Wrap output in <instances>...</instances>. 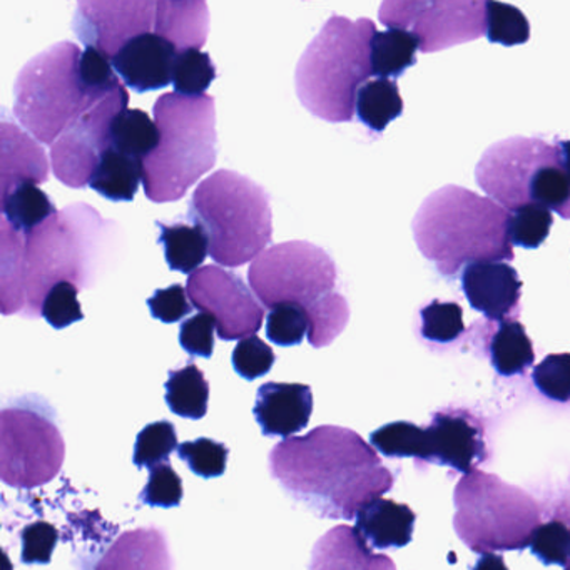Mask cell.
<instances>
[{"label": "cell", "instance_id": "cell-1", "mask_svg": "<svg viewBox=\"0 0 570 570\" xmlns=\"http://www.w3.org/2000/svg\"><path fill=\"white\" fill-rule=\"evenodd\" d=\"M268 463L282 489L322 519H356L395 483L375 449L343 426H316L308 435L283 440Z\"/></svg>", "mask_w": 570, "mask_h": 570}, {"label": "cell", "instance_id": "cell-2", "mask_svg": "<svg viewBox=\"0 0 570 570\" xmlns=\"http://www.w3.org/2000/svg\"><path fill=\"white\" fill-rule=\"evenodd\" d=\"M118 235L115 222H106L85 203L56 213L26 235L22 315L42 316V303L58 283L69 282L79 289L95 286Z\"/></svg>", "mask_w": 570, "mask_h": 570}, {"label": "cell", "instance_id": "cell-3", "mask_svg": "<svg viewBox=\"0 0 570 570\" xmlns=\"http://www.w3.org/2000/svg\"><path fill=\"white\" fill-rule=\"evenodd\" d=\"M510 213L462 186L433 191L412 222L416 248L436 272L453 279L470 263L515 259L509 238Z\"/></svg>", "mask_w": 570, "mask_h": 570}, {"label": "cell", "instance_id": "cell-4", "mask_svg": "<svg viewBox=\"0 0 570 570\" xmlns=\"http://www.w3.org/2000/svg\"><path fill=\"white\" fill-rule=\"evenodd\" d=\"M376 32L370 19L333 14L325 22L296 65V96L309 115L333 125L352 121L356 95L373 76Z\"/></svg>", "mask_w": 570, "mask_h": 570}, {"label": "cell", "instance_id": "cell-5", "mask_svg": "<svg viewBox=\"0 0 570 570\" xmlns=\"http://www.w3.org/2000/svg\"><path fill=\"white\" fill-rule=\"evenodd\" d=\"M158 148L145 161L142 188L149 202H179L212 171L218 158L215 98L163 95L155 102Z\"/></svg>", "mask_w": 570, "mask_h": 570}, {"label": "cell", "instance_id": "cell-6", "mask_svg": "<svg viewBox=\"0 0 570 570\" xmlns=\"http://www.w3.org/2000/svg\"><path fill=\"white\" fill-rule=\"evenodd\" d=\"M188 219L208 235L209 256L226 268L255 262L273 239V212L263 186L219 169L199 183Z\"/></svg>", "mask_w": 570, "mask_h": 570}, {"label": "cell", "instance_id": "cell-7", "mask_svg": "<svg viewBox=\"0 0 570 570\" xmlns=\"http://www.w3.org/2000/svg\"><path fill=\"white\" fill-rule=\"evenodd\" d=\"M81 55L78 45L62 41L39 52L19 72L14 116L41 145L55 146L76 119L108 96L95 95L82 85Z\"/></svg>", "mask_w": 570, "mask_h": 570}, {"label": "cell", "instance_id": "cell-8", "mask_svg": "<svg viewBox=\"0 0 570 570\" xmlns=\"http://www.w3.org/2000/svg\"><path fill=\"white\" fill-rule=\"evenodd\" d=\"M453 502V529L480 556L527 549L542 520L530 493L479 469L459 480Z\"/></svg>", "mask_w": 570, "mask_h": 570}, {"label": "cell", "instance_id": "cell-9", "mask_svg": "<svg viewBox=\"0 0 570 570\" xmlns=\"http://www.w3.org/2000/svg\"><path fill=\"white\" fill-rule=\"evenodd\" d=\"M332 256L309 242H286L265 249L248 269V282L265 308L296 303L306 313L335 293Z\"/></svg>", "mask_w": 570, "mask_h": 570}, {"label": "cell", "instance_id": "cell-10", "mask_svg": "<svg viewBox=\"0 0 570 570\" xmlns=\"http://www.w3.org/2000/svg\"><path fill=\"white\" fill-rule=\"evenodd\" d=\"M0 479L14 489L46 485L61 472L66 443L51 412L28 399L0 415Z\"/></svg>", "mask_w": 570, "mask_h": 570}, {"label": "cell", "instance_id": "cell-11", "mask_svg": "<svg viewBox=\"0 0 570 570\" xmlns=\"http://www.w3.org/2000/svg\"><path fill=\"white\" fill-rule=\"evenodd\" d=\"M380 22L420 39V51H442L485 36L487 9L480 0H386Z\"/></svg>", "mask_w": 570, "mask_h": 570}, {"label": "cell", "instance_id": "cell-12", "mask_svg": "<svg viewBox=\"0 0 570 570\" xmlns=\"http://www.w3.org/2000/svg\"><path fill=\"white\" fill-rule=\"evenodd\" d=\"M186 292L195 308L215 318L216 332L225 342L256 335L265 322V306L232 269L203 266L188 276Z\"/></svg>", "mask_w": 570, "mask_h": 570}, {"label": "cell", "instance_id": "cell-13", "mask_svg": "<svg viewBox=\"0 0 570 570\" xmlns=\"http://www.w3.org/2000/svg\"><path fill=\"white\" fill-rule=\"evenodd\" d=\"M559 151V139L540 136L503 139L485 149L475 168V178L487 198L509 213L529 203V186L540 165Z\"/></svg>", "mask_w": 570, "mask_h": 570}, {"label": "cell", "instance_id": "cell-14", "mask_svg": "<svg viewBox=\"0 0 570 570\" xmlns=\"http://www.w3.org/2000/svg\"><path fill=\"white\" fill-rule=\"evenodd\" d=\"M128 106V91L119 85L95 108L76 119L55 142L51 148L52 171L62 185L72 189L89 186L102 153L108 149L112 121Z\"/></svg>", "mask_w": 570, "mask_h": 570}, {"label": "cell", "instance_id": "cell-15", "mask_svg": "<svg viewBox=\"0 0 570 570\" xmlns=\"http://www.w3.org/2000/svg\"><path fill=\"white\" fill-rule=\"evenodd\" d=\"M155 0H82L76 8L72 29L86 48L116 58L132 39L155 32Z\"/></svg>", "mask_w": 570, "mask_h": 570}, {"label": "cell", "instance_id": "cell-16", "mask_svg": "<svg viewBox=\"0 0 570 570\" xmlns=\"http://www.w3.org/2000/svg\"><path fill=\"white\" fill-rule=\"evenodd\" d=\"M425 430L429 436L426 463L449 466L453 472L466 475L489 459L483 422L469 410H440L433 413Z\"/></svg>", "mask_w": 570, "mask_h": 570}, {"label": "cell", "instance_id": "cell-17", "mask_svg": "<svg viewBox=\"0 0 570 570\" xmlns=\"http://www.w3.org/2000/svg\"><path fill=\"white\" fill-rule=\"evenodd\" d=\"M466 302L487 322H515L520 315L522 282L515 268L503 262L470 263L462 272Z\"/></svg>", "mask_w": 570, "mask_h": 570}, {"label": "cell", "instance_id": "cell-18", "mask_svg": "<svg viewBox=\"0 0 570 570\" xmlns=\"http://www.w3.org/2000/svg\"><path fill=\"white\" fill-rule=\"evenodd\" d=\"M178 55L173 42L156 32H149L128 42L111 61L119 79L142 95L173 85Z\"/></svg>", "mask_w": 570, "mask_h": 570}, {"label": "cell", "instance_id": "cell-19", "mask_svg": "<svg viewBox=\"0 0 570 570\" xmlns=\"http://www.w3.org/2000/svg\"><path fill=\"white\" fill-rule=\"evenodd\" d=\"M253 413L262 426L263 435L292 439L305 430L312 419V386L302 383H265L256 393Z\"/></svg>", "mask_w": 570, "mask_h": 570}, {"label": "cell", "instance_id": "cell-20", "mask_svg": "<svg viewBox=\"0 0 570 570\" xmlns=\"http://www.w3.org/2000/svg\"><path fill=\"white\" fill-rule=\"evenodd\" d=\"M308 570H396L389 556L373 552L355 527L336 525L313 547Z\"/></svg>", "mask_w": 570, "mask_h": 570}, {"label": "cell", "instance_id": "cell-21", "mask_svg": "<svg viewBox=\"0 0 570 570\" xmlns=\"http://www.w3.org/2000/svg\"><path fill=\"white\" fill-rule=\"evenodd\" d=\"M2 136V195L11 191L16 186L32 183L42 185L49 179V161L41 142L36 141L22 126L9 122L8 119L0 126Z\"/></svg>", "mask_w": 570, "mask_h": 570}, {"label": "cell", "instance_id": "cell-22", "mask_svg": "<svg viewBox=\"0 0 570 570\" xmlns=\"http://www.w3.org/2000/svg\"><path fill=\"white\" fill-rule=\"evenodd\" d=\"M175 560L163 530L141 527L116 539L96 570H173Z\"/></svg>", "mask_w": 570, "mask_h": 570}, {"label": "cell", "instance_id": "cell-23", "mask_svg": "<svg viewBox=\"0 0 570 570\" xmlns=\"http://www.w3.org/2000/svg\"><path fill=\"white\" fill-rule=\"evenodd\" d=\"M415 519V512L409 505L375 499L360 510L355 529L372 549H399L412 542Z\"/></svg>", "mask_w": 570, "mask_h": 570}, {"label": "cell", "instance_id": "cell-24", "mask_svg": "<svg viewBox=\"0 0 570 570\" xmlns=\"http://www.w3.org/2000/svg\"><path fill=\"white\" fill-rule=\"evenodd\" d=\"M155 32L173 42L179 52L188 49L202 51L209 32L208 4L203 0H159Z\"/></svg>", "mask_w": 570, "mask_h": 570}, {"label": "cell", "instance_id": "cell-25", "mask_svg": "<svg viewBox=\"0 0 570 570\" xmlns=\"http://www.w3.org/2000/svg\"><path fill=\"white\" fill-rule=\"evenodd\" d=\"M490 336L485 338L487 356L497 375L503 379L523 375L535 362L532 340L522 323H493Z\"/></svg>", "mask_w": 570, "mask_h": 570}, {"label": "cell", "instance_id": "cell-26", "mask_svg": "<svg viewBox=\"0 0 570 570\" xmlns=\"http://www.w3.org/2000/svg\"><path fill=\"white\" fill-rule=\"evenodd\" d=\"M145 176V163L108 146L99 159L89 188L115 203H129L138 193Z\"/></svg>", "mask_w": 570, "mask_h": 570}, {"label": "cell", "instance_id": "cell-27", "mask_svg": "<svg viewBox=\"0 0 570 570\" xmlns=\"http://www.w3.org/2000/svg\"><path fill=\"white\" fill-rule=\"evenodd\" d=\"M159 228V245L165 248V258L171 272L193 275L202 268L209 255L208 235L199 226L189 223L156 222Z\"/></svg>", "mask_w": 570, "mask_h": 570}, {"label": "cell", "instance_id": "cell-28", "mask_svg": "<svg viewBox=\"0 0 570 570\" xmlns=\"http://www.w3.org/2000/svg\"><path fill=\"white\" fill-rule=\"evenodd\" d=\"M0 228V308L4 315L24 313V286H22V263H24L26 235L14 232L2 218Z\"/></svg>", "mask_w": 570, "mask_h": 570}, {"label": "cell", "instance_id": "cell-29", "mask_svg": "<svg viewBox=\"0 0 570 570\" xmlns=\"http://www.w3.org/2000/svg\"><path fill=\"white\" fill-rule=\"evenodd\" d=\"M356 119L373 135H382L390 122L403 115L399 85L392 79L365 82L356 95Z\"/></svg>", "mask_w": 570, "mask_h": 570}, {"label": "cell", "instance_id": "cell-30", "mask_svg": "<svg viewBox=\"0 0 570 570\" xmlns=\"http://www.w3.org/2000/svg\"><path fill=\"white\" fill-rule=\"evenodd\" d=\"M420 39L403 29L376 32L372 41V71L376 79H396L416 65Z\"/></svg>", "mask_w": 570, "mask_h": 570}, {"label": "cell", "instance_id": "cell-31", "mask_svg": "<svg viewBox=\"0 0 570 570\" xmlns=\"http://www.w3.org/2000/svg\"><path fill=\"white\" fill-rule=\"evenodd\" d=\"M58 213L55 203L38 185L24 183L2 195V218L14 232L29 235Z\"/></svg>", "mask_w": 570, "mask_h": 570}, {"label": "cell", "instance_id": "cell-32", "mask_svg": "<svg viewBox=\"0 0 570 570\" xmlns=\"http://www.w3.org/2000/svg\"><path fill=\"white\" fill-rule=\"evenodd\" d=\"M161 141L158 126L141 109H125L116 116L109 132V146L145 163Z\"/></svg>", "mask_w": 570, "mask_h": 570}, {"label": "cell", "instance_id": "cell-33", "mask_svg": "<svg viewBox=\"0 0 570 570\" xmlns=\"http://www.w3.org/2000/svg\"><path fill=\"white\" fill-rule=\"evenodd\" d=\"M165 389L166 403L176 415L202 420L208 412L209 383L195 363L171 370Z\"/></svg>", "mask_w": 570, "mask_h": 570}, {"label": "cell", "instance_id": "cell-34", "mask_svg": "<svg viewBox=\"0 0 570 570\" xmlns=\"http://www.w3.org/2000/svg\"><path fill=\"white\" fill-rule=\"evenodd\" d=\"M373 449L389 459L429 460V436L426 430L412 422H393L375 430L370 435Z\"/></svg>", "mask_w": 570, "mask_h": 570}, {"label": "cell", "instance_id": "cell-35", "mask_svg": "<svg viewBox=\"0 0 570 570\" xmlns=\"http://www.w3.org/2000/svg\"><path fill=\"white\" fill-rule=\"evenodd\" d=\"M465 332L463 309L459 303L435 299L420 309V336L429 345L446 346L462 338Z\"/></svg>", "mask_w": 570, "mask_h": 570}, {"label": "cell", "instance_id": "cell-36", "mask_svg": "<svg viewBox=\"0 0 570 570\" xmlns=\"http://www.w3.org/2000/svg\"><path fill=\"white\" fill-rule=\"evenodd\" d=\"M215 79L216 66L209 55L199 49L179 52L173 75L176 95L198 98L208 91Z\"/></svg>", "mask_w": 570, "mask_h": 570}, {"label": "cell", "instance_id": "cell-37", "mask_svg": "<svg viewBox=\"0 0 570 570\" xmlns=\"http://www.w3.org/2000/svg\"><path fill=\"white\" fill-rule=\"evenodd\" d=\"M485 36L489 42L502 45L505 48L529 42L530 24L520 9L502 2H493V0L485 2Z\"/></svg>", "mask_w": 570, "mask_h": 570}, {"label": "cell", "instance_id": "cell-38", "mask_svg": "<svg viewBox=\"0 0 570 570\" xmlns=\"http://www.w3.org/2000/svg\"><path fill=\"white\" fill-rule=\"evenodd\" d=\"M350 306L345 296L332 293L308 313V342L313 348H325L348 325Z\"/></svg>", "mask_w": 570, "mask_h": 570}, {"label": "cell", "instance_id": "cell-39", "mask_svg": "<svg viewBox=\"0 0 570 570\" xmlns=\"http://www.w3.org/2000/svg\"><path fill=\"white\" fill-rule=\"evenodd\" d=\"M529 547L530 552L546 566L570 570V520L559 515L540 523Z\"/></svg>", "mask_w": 570, "mask_h": 570}, {"label": "cell", "instance_id": "cell-40", "mask_svg": "<svg viewBox=\"0 0 570 570\" xmlns=\"http://www.w3.org/2000/svg\"><path fill=\"white\" fill-rule=\"evenodd\" d=\"M175 425L168 420L151 423L139 432L135 443L132 462L138 469L153 470L168 462L169 455L178 450Z\"/></svg>", "mask_w": 570, "mask_h": 570}, {"label": "cell", "instance_id": "cell-41", "mask_svg": "<svg viewBox=\"0 0 570 570\" xmlns=\"http://www.w3.org/2000/svg\"><path fill=\"white\" fill-rule=\"evenodd\" d=\"M553 216L542 206L527 205L517 212L510 213L509 238L510 243L520 248L535 249L546 243Z\"/></svg>", "mask_w": 570, "mask_h": 570}, {"label": "cell", "instance_id": "cell-42", "mask_svg": "<svg viewBox=\"0 0 570 570\" xmlns=\"http://www.w3.org/2000/svg\"><path fill=\"white\" fill-rule=\"evenodd\" d=\"M532 383L543 399L556 403L570 402V353L547 355L533 368Z\"/></svg>", "mask_w": 570, "mask_h": 570}, {"label": "cell", "instance_id": "cell-43", "mask_svg": "<svg viewBox=\"0 0 570 570\" xmlns=\"http://www.w3.org/2000/svg\"><path fill=\"white\" fill-rule=\"evenodd\" d=\"M308 313L296 303L273 306L266 320V335L278 346L299 345L308 335Z\"/></svg>", "mask_w": 570, "mask_h": 570}, {"label": "cell", "instance_id": "cell-44", "mask_svg": "<svg viewBox=\"0 0 570 570\" xmlns=\"http://www.w3.org/2000/svg\"><path fill=\"white\" fill-rule=\"evenodd\" d=\"M178 455L193 473L203 479L222 476L228 462V449L225 443L209 439L193 440L178 446Z\"/></svg>", "mask_w": 570, "mask_h": 570}, {"label": "cell", "instance_id": "cell-45", "mask_svg": "<svg viewBox=\"0 0 570 570\" xmlns=\"http://www.w3.org/2000/svg\"><path fill=\"white\" fill-rule=\"evenodd\" d=\"M78 293V286L72 283H58L42 303V318L56 330L68 328L75 323L82 322L85 313H82Z\"/></svg>", "mask_w": 570, "mask_h": 570}, {"label": "cell", "instance_id": "cell-46", "mask_svg": "<svg viewBox=\"0 0 570 570\" xmlns=\"http://www.w3.org/2000/svg\"><path fill=\"white\" fill-rule=\"evenodd\" d=\"M275 352L269 348L258 335L239 340L238 345L233 350V368L242 379H262L275 365Z\"/></svg>", "mask_w": 570, "mask_h": 570}, {"label": "cell", "instance_id": "cell-47", "mask_svg": "<svg viewBox=\"0 0 570 570\" xmlns=\"http://www.w3.org/2000/svg\"><path fill=\"white\" fill-rule=\"evenodd\" d=\"M139 500L146 505L163 507V509H171L181 503L183 482L168 462L155 466L149 472L148 482H146Z\"/></svg>", "mask_w": 570, "mask_h": 570}, {"label": "cell", "instance_id": "cell-48", "mask_svg": "<svg viewBox=\"0 0 570 570\" xmlns=\"http://www.w3.org/2000/svg\"><path fill=\"white\" fill-rule=\"evenodd\" d=\"M79 75L82 85L95 95L106 96L115 91L121 79L112 68V61L108 56L95 48H86L79 59Z\"/></svg>", "mask_w": 570, "mask_h": 570}, {"label": "cell", "instance_id": "cell-49", "mask_svg": "<svg viewBox=\"0 0 570 570\" xmlns=\"http://www.w3.org/2000/svg\"><path fill=\"white\" fill-rule=\"evenodd\" d=\"M215 318L208 313L199 312L181 323L179 343L188 355L212 358L215 352Z\"/></svg>", "mask_w": 570, "mask_h": 570}, {"label": "cell", "instance_id": "cell-50", "mask_svg": "<svg viewBox=\"0 0 570 570\" xmlns=\"http://www.w3.org/2000/svg\"><path fill=\"white\" fill-rule=\"evenodd\" d=\"M22 562L49 563L58 546L59 532L52 523L39 520L26 527L21 533Z\"/></svg>", "mask_w": 570, "mask_h": 570}, {"label": "cell", "instance_id": "cell-51", "mask_svg": "<svg viewBox=\"0 0 570 570\" xmlns=\"http://www.w3.org/2000/svg\"><path fill=\"white\" fill-rule=\"evenodd\" d=\"M148 308L151 316L158 322L171 323L181 322L195 309L188 292L181 285H171L169 288L158 289L148 299Z\"/></svg>", "mask_w": 570, "mask_h": 570}, {"label": "cell", "instance_id": "cell-52", "mask_svg": "<svg viewBox=\"0 0 570 570\" xmlns=\"http://www.w3.org/2000/svg\"><path fill=\"white\" fill-rule=\"evenodd\" d=\"M470 570H509L505 566V560L502 556L497 553H483L480 559L476 560L475 566Z\"/></svg>", "mask_w": 570, "mask_h": 570}, {"label": "cell", "instance_id": "cell-53", "mask_svg": "<svg viewBox=\"0 0 570 570\" xmlns=\"http://www.w3.org/2000/svg\"><path fill=\"white\" fill-rule=\"evenodd\" d=\"M560 151H562L563 168H566L567 175L570 176V141H560Z\"/></svg>", "mask_w": 570, "mask_h": 570}]
</instances>
